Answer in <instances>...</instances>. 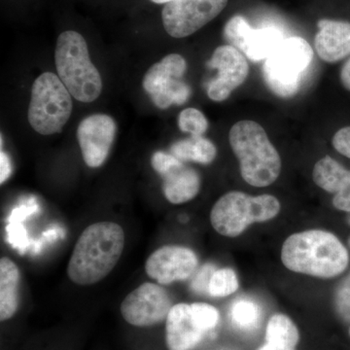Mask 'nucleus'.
<instances>
[{"label": "nucleus", "instance_id": "nucleus-4", "mask_svg": "<svg viewBox=\"0 0 350 350\" xmlns=\"http://www.w3.org/2000/svg\"><path fill=\"white\" fill-rule=\"evenodd\" d=\"M57 76L71 96L82 103H93L100 96L103 81L89 56L86 40L75 31L63 32L57 38Z\"/></svg>", "mask_w": 350, "mask_h": 350}, {"label": "nucleus", "instance_id": "nucleus-12", "mask_svg": "<svg viewBox=\"0 0 350 350\" xmlns=\"http://www.w3.org/2000/svg\"><path fill=\"white\" fill-rule=\"evenodd\" d=\"M207 66L218 70L216 77L207 85V96L216 103L227 100L250 75V66L245 57L231 45L220 46L214 51Z\"/></svg>", "mask_w": 350, "mask_h": 350}, {"label": "nucleus", "instance_id": "nucleus-22", "mask_svg": "<svg viewBox=\"0 0 350 350\" xmlns=\"http://www.w3.org/2000/svg\"><path fill=\"white\" fill-rule=\"evenodd\" d=\"M238 275L234 269L224 268L213 271L209 280L207 291L215 298H225L239 289Z\"/></svg>", "mask_w": 350, "mask_h": 350}, {"label": "nucleus", "instance_id": "nucleus-6", "mask_svg": "<svg viewBox=\"0 0 350 350\" xmlns=\"http://www.w3.org/2000/svg\"><path fill=\"white\" fill-rule=\"evenodd\" d=\"M313 59L312 46L299 36L285 38L262 66V76L271 93L280 98L298 94Z\"/></svg>", "mask_w": 350, "mask_h": 350}, {"label": "nucleus", "instance_id": "nucleus-33", "mask_svg": "<svg viewBox=\"0 0 350 350\" xmlns=\"http://www.w3.org/2000/svg\"><path fill=\"white\" fill-rule=\"evenodd\" d=\"M349 336H350V327H349Z\"/></svg>", "mask_w": 350, "mask_h": 350}, {"label": "nucleus", "instance_id": "nucleus-8", "mask_svg": "<svg viewBox=\"0 0 350 350\" xmlns=\"http://www.w3.org/2000/svg\"><path fill=\"white\" fill-rule=\"evenodd\" d=\"M187 69L185 59L170 54L149 68L144 78V88L157 107L167 109L182 105L191 96L190 87L183 81Z\"/></svg>", "mask_w": 350, "mask_h": 350}, {"label": "nucleus", "instance_id": "nucleus-31", "mask_svg": "<svg viewBox=\"0 0 350 350\" xmlns=\"http://www.w3.org/2000/svg\"><path fill=\"white\" fill-rule=\"evenodd\" d=\"M151 1L157 4H167L170 1H174V0H151Z\"/></svg>", "mask_w": 350, "mask_h": 350}, {"label": "nucleus", "instance_id": "nucleus-14", "mask_svg": "<svg viewBox=\"0 0 350 350\" xmlns=\"http://www.w3.org/2000/svg\"><path fill=\"white\" fill-rule=\"evenodd\" d=\"M116 123L105 114H94L83 120L77 129V139L88 167H100L111 150Z\"/></svg>", "mask_w": 350, "mask_h": 350}, {"label": "nucleus", "instance_id": "nucleus-24", "mask_svg": "<svg viewBox=\"0 0 350 350\" xmlns=\"http://www.w3.org/2000/svg\"><path fill=\"white\" fill-rule=\"evenodd\" d=\"M231 317L239 327L250 328L259 319V308L250 300H239L232 306Z\"/></svg>", "mask_w": 350, "mask_h": 350}, {"label": "nucleus", "instance_id": "nucleus-3", "mask_svg": "<svg viewBox=\"0 0 350 350\" xmlns=\"http://www.w3.org/2000/svg\"><path fill=\"white\" fill-rule=\"evenodd\" d=\"M229 142L246 183L261 188L278 180L282 158L260 124L250 120L238 122L230 131Z\"/></svg>", "mask_w": 350, "mask_h": 350}, {"label": "nucleus", "instance_id": "nucleus-30", "mask_svg": "<svg viewBox=\"0 0 350 350\" xmlns=\"http://www.w3.org/2000/svg\"><path fill=\"white\" fill-rule=\"evenodd\" d=\"M257 350H296V349H288V347H278V345H269L265 342Z\"/></svg>", "mask_w": 350, "mask_h": 350}, {"label": "nucleus", "instance_id": "nucleus-5", "mask_svg": "<svg viewBox=\"0 0 350 350\" xmlns=\"http://www.w3.org/2000/svg\"><path fill=\"white\" fill-rule=\"evenodd\" d=\"M275 196H250L232 191L220 198L211 213V226L221 236L237 238L254 223L268 222L280 213Z\"/></svg>", "mask_w": 350, "mask_h": 350}, {"label": "nucleus", "instance_id": "nucleus-26", "mask_svg": "<svg viewBox=\"0 0 350 350\" xmlns=\"http://www.w3.org/2000/svg\"><path fill=\"white\" fill-rule=\"evenodd\" d=\"M335 308L340 319L350 322V271L336 290Z\"/></svg>", "mask_w": 350, "mask_h": 350}, {"label": "nucleus", "instance_id": "nucleus-20", "mask_svg": "<svg viewBox=\"0 0 350 350\" xmlns=\"http://www.w3.org/2000/svg\"><path fill=\"white\" fill-rule=\"evenodd\" d=\"M170 151L182 162H196L202 165L213 163L217 155L215 145L202 137H192L175 142Z\"/></svg>", "mask_w": 350, "mask_h": 350}, {"label": "nucleus", "instance_id": "nucleus-7", "mask_svg": "<svg viewBox=\"0 0 350 350\" xmlns=\"http://www.w3.org/2000/svg\"><path fill=\"white\" fill-rule=\"evenodd\" d=\"M72 113V100L68 90L52 72H45L32 85L29 103V124L43 135L61 133Z\"/></svg>", "mask_w": 350, "mask_h": 350}, {"label": "nucleus", "instance_id": "nucleus-34", "mask_svg": "<svg viewBox=\"0 0 350 350\" xmlns=\"http://www.w3.org/2000/svg\"><path fill=\"white\" fill-rule=\"evenodd\" d=\"M349 225H350V217H349Z\"/></svg>", "mask_w": 350, "mask_h": 350}, {"label": "nucleus", "instance_id": "nucleus-28", "mask_svg": "<svg viewBox=\"0 0 350 350\" xmlns=\"http://www.w3.org/2000/svg\"><path fill=\"white\" fill-rule=\"evenodd\" d=\"M12 174V165L11 161L6 153L1 151L0 153V183L3 184Z\"/></svg>", "mask_w": 350, "mask_h": 350}, {"label": "nucleus", "instance_id": "nucleus-17", "mask_svg": "<svg viewBox=\"0 0 350 350\" xmlns=\"http://www.w3.org/2000/svg\"><path fill=\"white\" fill-rule=\"evenodd\" d=\"M315 50L322 61L337 64L350 57V23L322 19L317 23Z\"/></svg>", "mask_w": 350, "mask_h": 350}, {"label": "nucleus", "instance_id": "nucleus-10", "mask_svg": "<svg viewBox=\"0 0 350 350\" xmlns=\"http://www.w3.org/2000/svg\"><path fill=\"white\" fill-rule=\"evenodd\" d=\"M172 308V300L165 288L145 282L124 299L120 310L131 325L151 327L165 321Z\"/></svg>", "mask_w": 350, "mask_h": 350}, {"label": "nucleus", "instance_id": "nucleus-18", "mask_svg": "<svg viewBox=\"0 0 350 350\" xmlns=\"http://www.w3.org/2000/svg\"><path fill=\"white\" fill-rule=\"evenodd\" d=\"M20 269L7 257L0 260V320L12 319L18 312L20 304Z\"/></svg>", "mask_w": 350, "mask_h": 350}, {"label": "nucleus", "instance_id": "nucleus-21", "mask_svg": "<svg viewBox=\"0 0 350 350\" xmlns=\"http://www.w3.org/2000/svg\"><path fill=\"white\" fill-rule=\"evenodd\" d=\"M265 340L267 344L296 349L300 342V332L289 317L283 313H276L267 324Z\"/></svg>", "mask_w": 350, "mask_h": 350}, {"label": "nucleus", "instance_id": "nucleus-11", "mask_svg": "<svg viewBox=\"0 0 350 350\" xmlns=\"http://www.w3.org/2000/svg\"><path fill=\"white\" fill-rule=\"evenodd\" d=\"M151 165L163 178V195L170 204H185L199 194L200 174L172 154L156 152L152 156Z\"/></svg>", "mask_w": 350, "mask_h": 350}, {"label": "nucleus", "instance_id": "nucleus-15", "mask_svg": "<svg viewBox=\"0 0 350 350\" xmlns=\"http://www.w3.org/2000/svg\"><path fill=\"white\" fill-rule=\"evenodd\" d=\"M312 179L320 189L335 194L332 202L338 211L350 213V170L325 156L315 163Z\"/></svg>", "mask_w": 350, "mask_h": 350}, {"label": "nucleus", "instance_id": "nucleus-16", "mask_svg": "<svg viewBox=\"0 0 350 350\" xmlns=\"http://www.w3.org/2000/svg\"><path fill=\"white\" fill-rule=\"evenodd\" d=\"M196 324L191 305L180 303L172 306L165 319V344L169 350H192L206 336Z\"/></svg>", "mask_w": 350, "mask_h": 350}, {"label": "nucleus", "instance_id": "nucleus-1", "mask_svg": "<svg viewBox=\"0 0 350 350\" xmlns=\"http://www.w3.org/2000/svg\"><path fill=\"white\" fill-rule=\"evenodd\" d=\"M125 243V232L117 223L107 221L88 226L69 260V280L81 286L100 282L118 264Z\"/></svg>", "mask_w": 350, "mask_h": 350}, {"label": "nucleus", "instance_id": "nucleus-29", "mask_svg": "<svg viewBox=\"0 0 350 350\" xmlns=\"http://www.w3.org/2000/svg\"><path fill=\"white\" fill-rule=\"evenodd\" d=\"M340 79L342 86L350 92V57L340 69Z\"/></svg>", "mask_w": 350, "mask_h": 350}, {"label": "nucleus", "instance_id": "nucleus-32", "mask_svg": "<svg viewBox=\"0 0 350 350\" xmlns=\"http://www.w3.org/2000/svg\"><path fill=\"white\" fill-rule=\"evenodd\" d=\"M347 243H349V248H350V238L349 239V241H347Z\"/></svg>", "mask_w": 350, "mask_h": 350}, {"label": "nucleus", "instance_id": "nucleus-23", "mask_svg": "<svg viewBox=\"0 0 350 350\" xmlns=\"http://www.w3.org/2000/svg\"><path fill=\"white\" fill-rule=\"evenodd\" d=\"M179 129L192 137H202L208 129V121L204 113L196 108H186L179 114Z\"/></svg>", "mask_w": 350, "mask_h": 350}, {"label": "nucleus", "instance_id": "nucleus-27", "mask_svg": "<svg viewBox=\"0 0 350 350\" xmlns=\"http://www.w3.org/2000/svg\"><path fill=\"white\" fill-rule=\"evenodd\" d=\"M332 144L336 151L350 159V126L338 130L334 135Z\"/></svg>", "mask_w": 350, "mask_h": 350}, {"label": "nucleus", "instance_id": "nucleus-13", "mask_svg": "<svg viewBox=\"0 0 350 350\" xmlns=\"http://www.w3.org/2000/svg\"><path fill=\"white\" fill-rule=\"evenodd\" d=\"M199 265L197 255L181 245H165L158 248L145 262V271L160 285L187 280Z\"/></svg>", "mask_w": 350, "mask_h": 350}, {"label": "nucleus", "instance_id": "nucleus-19", "mask_svg": "<svg viewBox=\"0 0 350 350\" xmlns=\"http://www.w3.org/2000/svg\"><path fill=\"white\" fill-rule=\"evenodd\" d=\"M284 38L283 32L276 27L253 29L250 27L239 44L238 50L250 61H265Z\"/></svg>", "mask_w": 350, "mask_h": 350}, {"label": "nucleus", "instance_id": "nucleus-25", "mask_svg": "<svg viewBox=\"0 0 350 350\" xmlns=\"http://www.w3.org/2000/svg\"><path fill=\"white\" fill-rule=\"evenodd\" d=\"M191 312L196 324L206 333L213 330L218 324L220 315L217 308L213 306L206 303H194L191 305Z\"/></svg>", "mask_w": 350, "mask_h": 350}, {"label": "nucleus", "instance_id": "nucleus-2", "mask_svg": "<svg viewBox=\"0 0 350 350\" xmlns=\"http://www.w3.org/2000/svg\"><path fill=\"white\" fill-rule=\"evenodd\" d=\"M282 261L293 273L333 278L349 267V250L333 232L308 230L291 234L282 247Z\"/></svg>", "mask_w": 350, "mask_h": 350}, {"label": "nucleus", "instance_id": "nucleus-9", "mask_svg": "<svg viewBox=\"0 0 350 350\" xmlns=\"http://www.w3.org/2000/svg\"><path fill=\"white\" fill-rule=\"evenodd\" d=\"M229 0H174L165 4L162 20L172 38H184L195 33L224 10Z\"/></svg>", "mask_w": 350, "mask_h": 350}]
</instances>
